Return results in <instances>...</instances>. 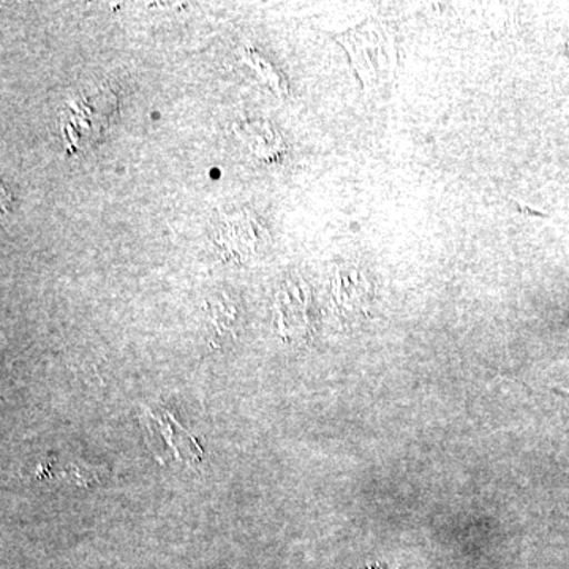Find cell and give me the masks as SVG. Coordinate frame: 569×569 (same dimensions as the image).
I'll list each match as a JSON object with an SVG mask.
<instances>
[{
	"instance_id": "cell-1",
	"label": "cell",
	"mask_w": 569,
	"mask_h": 569,
	"mask_svg": "<svg viewBox=\"0 0 569 569\" xmlns=\"http://www.w3.org/2000/svg\"><path fill=\"white\" fill-rule=\"evenodd\" d=\"M119 114V100L103 81H84L63 96L59 130L70 153L92 151L107 138Z\"/></svg>"
},
{
	"instance_id": "cell-2",
	"label": "cell",
	"mask_w": 569,
	"mask_h": 569,
	"mask_svg": "<svg viewBox=\"0 0 569 569\" xmlns=\"http://www.w3.org/2000/svg\"><path fill=\"white\" fill-rule=\"evenodd\" d=\"M336 40L350 56L366 96L388 93L399 71V47L388 24L370 18Z\"/></svg>"
},
{
	"instance_id": "cell-3",
	"label": "cell",
	"mask_w": 569,
	"mask_h": 569,
	"mask_svg": "<svg viewBox=\"0 0 569 569\" xmlns=\"http://www.w3.org/2000/svg\"><path fill=\"white\" fill-rule=\"evenodd\" d=\"M212 241L224 261L244 263L269 249L271 236L252 211L234 209L213 220Z\"/></svg>"
},
{
	"instance_id": "cell-4",
	"label": "cell",
	"mask_w": 569,
	"mask_h": 569,
	"mask_svg": "<svg viewBox=\"0 0 569 569\" xmlns=\"http://www.w3.org/2000/svg\"><path fill=\"white\" fill-rule=\"evenodd\" d=\"M250 138H252V148L254 153L261 159L274 160L282 156L284 146L282 138L272 130L269 123H253L247 127Z\"/></svg>"
},
{
	"instance_id": "cell-5",
	"label": "cell",
	"mask_w": 569,
	"mask_h": 569,
	"mask_svg": "<svg viewBox=\"0 0 569 569\" xmlns=\"http://www.w3.org/2000/svg\"><path fill=\"white\" fill-rule=\"evenodd\" d=\"M359 569H389L388 567H383V565L376 563V565H367L365 568Z\"/></svg>"
},
{
	"instance_id": "cell-6",
	"label": "cell",
	"mask_w": 569,
	"mask_h": 569,
	"mask_svg": "<svg viewBox=\"0 0 569 569\" xmlns=\"http://www.w3.org/2000/svg\"><path fill=\"white\" fill-rule=\"evenodd\" d=\"M561 392H563V395H568L569 396L568 389H561Z\"/></svg>"
},
{
	"instance_id": "cell-7",
	"label": "cell",
	"mask_w": 569,
	"mask_h": 569,
	"mask_svg": "<svg viewBox=\"0 0 569 569\" xmlns=\"http://www.w3.org/2000/svg\"><path fill=\"white\" fill-rule=\"evenodd\" d=\"M567 48H568V52H569V41H568Z\"/></svg>"
}]
</instances>
